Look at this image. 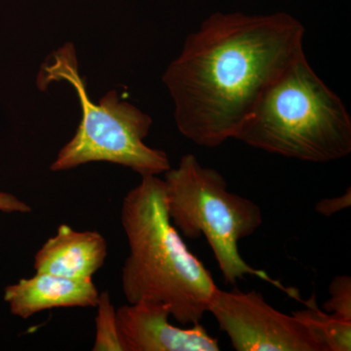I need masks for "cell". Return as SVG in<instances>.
<instances>
[{"mask_svg": "<svg viewBox=\"0 0 351 351\" xmlns=\"http://www.w3.org/2000/svg\"><path fill=\"white\" fill-rule=\"evenodd\" d=\"M329 299L323 304V311L351 320V277L335 276L329 285Z\"/></svg>", "mask_w": 351, "mask_h": 351, "instance_id": "obj_12", "label": "cell"}, {"mask_svg": "<svg viewBox=\"0 0 351 351\" xmlns=\"http://www.w3.org/2000/svg\"><path fill=\"white\" fill-rule=\"evenodd\" d=\"M163 181L173 225L186 239L205 237L226 284L235 285L251 276L286 291L240 255V240L251 237L263 225V211L257 203L228 191L221 173L205 167L191 154L182 157L177 168L165 172Z\"/></svg>", "mask_w": 351, "mask_h": 351, "instance_id": "obj_4", "label": "cell"}, {"mask_svg": "<svg viewBox=\"0 0 351 351\" xmlns=\"http://www.w3.org/2000/svg\"><path fill=\"white\" fill-rule=\"evenodd\" d=\"M235 138L289 158L330 162L350 154L351 117L304 53L270 85Z\"/></svg>", "mask_w": 351, "mask_h": 351, "instance_id": "obj_3", "label": "cell"}, {"mask_svg": "<svg viewBox=\"0 0 351 351\" xmlns=\"http://www.w3.org/2000/svg\"><path fill=\"white\" fill-rule=\"evenodd\" d=\"M304 304L306 309L298 311V313L319 332L330 351H350L351 320L343 319L319 308L314 295Z\"/></svg>", "mask_w": 351, "mask_h": 351, "instance_id": "obj_10", "label": "cell"}, {"mask_svg": "<svg viewBox=\"0 0 351 351\" xmlns=\"http://www.w3.org/2000/svg\"><path fill=\"white\" fill-rule=\"evenodd\" d=\"M169 306L141 302L117 309V328L123 351H219L218 339L200 323L191 328L173 326Z\"/></svg>", "mask_w": 351, "mask_h": 351, "instance_id": "obj_7", "label": "cell"}, {"mask_svg": "<svg viewBox=\"0 0 351 351\" xmlns=\"http://www.w3.org/2000/svg\"><path fill=\"white\" fill-rule=\"evenodd\" d=\"M0 212L8 214H27L32 212V207L11 193L0 191Z\"/></svg>", "mask_w": 351, "mask_h": 351, "instance_id": "obj_14", "label": "cell"}, {"mask_svg": "<svg viewBox=\"0 0 351 351\" xmlns=\"http://www.w3.org/2000/svg\"><path fill=\"white\" fill-rule=\"evenodd\" d=\"M304 27L287 13H214L163 75L184 137L216 147L237 138L258 101L304 54Z\"/></svg>", "mask_w": 351, "mask_h": 351, "instance_id": "obj_1", "label": "cell"}, {"mask_svg": "<svg viewBox=\"0 0 351 351\" xmlns=\"http://www.w3.org/2000/svg\"><path fill=\"white\" fill-rule=\"evenodd\" d=\"M53 82L73 85L82 106V119L75 137L59 152L50 170L59 172L98 161L119 164L142 177L157 176L170 169L167 154L145 144L152 124L149 115L120 100L115 91L108 92L99 104L90 100L78 73L73 44L55 51L41 66L38 75L39 89L45 90Z\"/></svg>", "mask_w": 351, "mask_h": 351, "instance_id": "obj_5", "label": "cell"}, {"mask_svg": "<svg viewBox=\"0 0 351 351\" xmlns=\"http://www.w3.org/2000/svg\"><path fill=\"white\" fill-rule=\"evenodd\" d=\"M98 288L92 278H68L36 274L4 289L3 300L13 315L29 319L34 314L61 307H96Z\"/></svg>", "mask_w": 351, "mask_h": 351, "instance_id": "obj_8", "label": "cell"}, {"mask_svg": "<svg viewBox=\"0 0 351 351\" xmlns=\"http://www.w3.org/2000/svg\"><path fill=\"white\" fill-rule=\"evenodd\" d=\"M120 219L129 246L121 274L128 304L162 302L180 324L200 323L218 287L171 221L163 180L143 176L124 197Z\"/></svg>", "mask_w": 351, "mask_h": 351, "instance_id": "obj_2", "label": "cell"}, {"mask_svg": "<svg viewBox=\"0 0 351 351\" xmlns=\"http://www.w3.org/2000/svg\"><path fill=\"white\" fill-rule=\"evenodd\" d=\"M107 256V241L100 232H80L64 223L36 252L34 267L36 274L92 278L105 265Z\"/></svg>", "mask_w": 351, "mask_h": 351, "instance_id": "obj_9", "label": "cell"}, {"mask_svg": "<svg viewBox=\"0 0 351 351\" xmlns=\"http://www.w3.org/2000/svg\"><path fill=\"white\" fill-rule=\"evenodd\" d=\"M96 337L94 351H123L120 343L117 328V309L113 306L110 294L100 293L97 302Z\"/></svg>", "mask_w": 351, "mask_h": 351, "instance_id": "obj_11", "label": "cell"}, {"mask_svg": "<svg viewBox=\"0 0 351 351\" xmlns=\"http://www.w3.org/2000/svg\"><path fill=\"white\" fill-rule=\"evenodd\" d=\"M350 205L351 191L350 188H348L343 195L320 200L315 205V211L322 216L330 217L338 212L343 211V210L348 209Z\"/></svg>", "mask_w": 351, "mask_h": 351, "instance_id": "obj_13", "label": "cell"}, {"mask_svg": "<svg viewBox=\"0 0 351 351\" xmlns=\"http://www.w3.org/2000/svg\"><path fill=\"white\" fill-rule=\"evenodd\" d=\"M208 313L237 351H330L301 314L281 313L256 290L218 288Z\"/></svg>", "mask_w": 351, "mask_h": 351, "instance_id": "obj_6", "label": "cell"}]
</instances>
